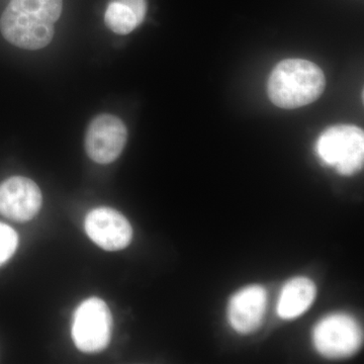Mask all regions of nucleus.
<instances>
[{"instance_id":"obj_3","label":"nucleus","mask_w":364,"mask_h":364,"mask_svg":"<svg viewBox=\"0 0 364 364\" xmlns=\"http://www.w3.org/2000/svg\"><path fill=\"white\" fill-rule=\"evenodd\" d=\"M316 153L323 164L341 176H353L363 168V131L350 124L330 127L318 136Z\"/></svg>"},{"instance_id":"obj_2","label":"nucleus","mask_w":364,"mask_h":364,"mask_svg":"<svg viewBox=\"0 0 364 364\" xmlns=\"http://www.w3.org/2000/svg\"><path fill=\"white\" fill-rule=\"evenodd\" d=\"M324 72L305 59H286L273 69L268 80L270 100L282 109L312 104L324 92Z\"/></svg>"},{"instance_id":"obj_7","label":"nucleus","mask_w":364,"mask_h":364,"mask_svg":"<svg viewBox=\"0 0 364 364\" xmlns=\"http://www.w3.org/2000/svg\"><path fill=\"white\" fill-rule=\"evenodd\" d=\"M88 237L100 248L107 251L122 250L130 245L133 228L121 213L111 208L91 210L85 219Z\"/></svg>"},{"instance_id":"obj_6","label":"nucleus","mask_w":364,"mask_h":364,"mask_svg":"<svg viewBox=\"0 0 364 364\" xmlns=\"http://www.w3.org/2000/svg\"><path fill=\"white\" fill-rule=\"evenodd\" d=\"M128 131L121 119L112 114H100L91 121L85 135L88 157L98 164H109L123 152Z\"/></svg>"},{"instance_id":"obj_12","label":"nucleus","mask_w":364,"mask_h":364,"mask_svg":"<svg viewBox=\"0 0 364 364\" xmlns=\"http://www.w3.org/2000/svg\"><path fill=\"white\" fill-rule=\"evenodd\" d=\"M18 237L13 228L0 223V265L11 259L18 248Z\"/></svg>"},{"instance_id":"obj_11","label":"nucleus","mask_w":364,"mask_h":364,"mask_svg":"<svg viewBox=\"0 0 364 364\" xmlns=\"http://www.w3.org/2000/svg\"><path fill=\"white\" fill-rule=\"evenodd\" d=\"M147 0H112L105 14V25L119 35H128L143 23Z\"/></svg>"},{"instance_id":"obj_8","label":"nucleus","mask_w":364,"mask_h":364,"mask_svg":"<svg viewBox=\"0 0 364 364\" xmlns=\"http://www.w3.org/2000/svg\"><path fill=\"white\" fill-rule=\"evenodd\" d=\"M42 207V193L32 179L14 176L0 184V214L16 222L32 220Z\"/></svg>"},{"instance_id":"obj_9","label":"nucleus","mask_w":364,"mask_h":364,"mask_svg":"<svg viewBox=\"0 0 364 364\" xmlns=\"http://www.w3.org/2000/svg\"><path fill=\"white\" fill-rule=\"evenodd\" d=\"M267 293L264 287L253 284L237 291L228 304L230 325L240 334H250L262 324L267 312Z\"/></svg>"},{"instance_id":"obj_10","label":"nucleus","mask_w":364,"mask_h":364,"mask_svg":"<svg viewBox=\"0 0 364 364\" xmlns=\"http://www.w3.org/2000/svg\"><path fill=\"white\" fill-rule=\"evenodd\" d=\"M317 287L308 277H298L284 284L277 301V314L284 320L303 315L315 301Z\"/></svg>"},{"instance_id":"obj_4","label":"nucleus","mask_w":364,"mask_h":364,"mask_svg":"<svg viewBox=\"0 0 364 364\" xmlns=\"http://www.w3.org/2000/svg\"><path fill=\"white\" fill-rule=\"evenodd\" d=\"M363 342V329L347 314L326 316L314 328V346L325 358H349L360 349Z\"/></svg>"},{"instance_id":"obj_5","label":"nucleus","mask_w":364,"mask_h":364,"mask_svg":"<svg viewBox=\"0 0 364 364\" xmlns=\"http://www.w3.org/2000/svg\"><path fill=\"white\" fill-rule=\"evenodd\" d=\"M112 330V313L102 299H86L74 313L72 338L80 351L95 353L104 350L111 340Z\"/></svg>"},{"instance_id":"obj_1","label":"nucleus","mask_w":364,"mask_h":364,"mask_svg":"<svg viewBox=\"0 0 364 364\" xmlns=\"http://www.w3.org/2000/svg\"><path fill=\"white\" fill-rule=\"evenodd\" d=\"M63 0H11L0 18L7 42L26 50H40L51 43Z\"/></svg>"}]
</instances>
